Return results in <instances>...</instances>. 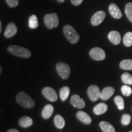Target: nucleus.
Masks as SVG:
<instances>
[{"label": "nucleus", "mask_w": 132, "mask_h": 132, "mask_svg": "<svg viewBox=\"0 0 132 132\" xmlns=\"http://www.w3.org/2000/svg\"><path fill=\"white\" fill-rule=\"evenodd\" d=\"M16 100L21 106L26 108H32L35 106V102L28 94L24 92H20L16 95Z\"/></svg>", "instance_id": "obj_1"}, {"label": "nucleus", "mask_w": 132, "mask_h": 132, "mask_svg": "<svg viewBox=\"0 0 132 132\" xmlns=\"http://www.w3.org/2000/svg\"><path fill=\"white\" fill-rule=\"evenodd\" d=\"M63 32L66 39L71 44H77L80 40V36H79L78 32L75 30V29L72 26L69 25V24L64 26Z\"/></svg>", "instance_id": "obj_2"}, {"label": "nucleus", "mask_w": 132, "mask_h": 132, "mask_svg": "<svg viewBox=\"0 0 132 132\" xmlns=\"http://www.w3.org/2000/svg\"><path fill=\"white\" fill-rule=\"evenodd\" d=\"M7 51L13 55L23 58H29L31 56V53L29 50L17 45L9 46L7 48Z\"/></svg>", "instance_id": "obj_3"}, {"label": "nucleus", "mask_w": 132, "mask_h": 132, "mask_svg": "<svg viewBox=\"0 0 132 132\" xmlns=\"http://www.w3.org/2000/svg\"><path fill=\"white\" fill-rule=\"evenodd\" d=\"M44 23L50 29L57 28L59 24L58 16L55 13L45 15L44 16Z\"/></svg>", "instance_id": "obj_4"}, {"label": "nucleus", "mask_w": 132, "mask_h": 132, "mask_svg": "<svg viewBox=\"0 0 132 132\" xmlns=\"http://www.w3.org/2000/svg\"><path fill=\"white\" fill-rule=\"evenodd\" d=\"M57 73L62 79L66 80L69 77L70 73V69L69 65L63 62H59L56 65Z\"/></svg>", "instance_id": "obj_5"}, {"label": "nucleus", "mask_w": 132, "mask_h": 132, "mask_svg": "<svg viewBox=\"0 0 132 132\" xmlns=\"http://www.w3.org/2000/svg\"><path fill=\"white\" fill-rule=\"evenodd\" d=\"M87 94L89 98L92 102H95L99 98H100V89L96 85H91L88 87L87 90Z\"/></svg>", "instance_id": "obj_6"}, {"label": "nucleus", "mask_w": 132, "mask_h": 132, "mask_svg": "<svg viewBox=\"0 0 132 132\" xmlns=\"http://www.w3.org/2000/svg\"><path fill=\"white\" fill-rule=\"evenodd\" d=\"M89 56L92 59L95 61H103L106 57V54L103 50L98 47H95L90 50Z\"/></svg>", "instance_id": "obj_7"}, {"label": "nucleus", "mask_w": 132, "mask_h": 132, "mask_svg": "<svg viewBox=\"0 0 132 132\" xmlns=\"http://www.w3.org/2000/svg\"><path fill=\"white\" fill-rule=\"evenodd\" d=\"M42 93L43 95L47 100L51 102H56L57 100V95L56 92L53 89L50 87H45L42 89Z\"/></svg>", "instance_id": "obj_8"}, {"label": "nucleus", "mask_w": 132, "mask_h": 132, "mask_svg": "<svg viewBox=\"0 0 132 132\" xmlns=\"http://www.w3.org/2000/svg\"><path fill=\"white\" fill-rule=\"evenodd\" d=\"M106 14L103 11H100L95 13L91 18V24L93 26H98L103 22L105 19Z\"/></svg>", "instance_id": "obj_9"}, {"label": "nucleus", "mask_w": 132, "mask_h": 132, "mask_svg": "<svg viewBox=\"0 0 132 132\" xmlns=\"http://www.w3.org/2000/svg\"><path fill=\"white\" fill-rule=\"evenodd\" d=\"M70 103L72 106L79 109L85 108L86 105L85 100L81 98L80 95L77 94L72 95L70 99Z\"/></svg>", "instance_id": "obj_10"}, {"label": "nucleus", "mask_w": 132, "mask_h": 132, "mask_svg": "<svg viewBox=\"0 0 132 132\" xmlns=\"http://www.w3.org/2000/svg\"><path fill=\"white\" fill-rule=\"evenodd\" d=\"M17 31L18 29L15 24L14 23H10L4 31V36L6 38L12 37L16 34Z\"/></svg>", "instance_id": "obj_11"}, {"label": "nucleus", "mask_w": 132, "mask_h": 132, "mask_svg": "<svg viewBox=\"0 0 132 132\" xmlns=\"http://www.w3.org/2000/svg\"><path fill=\"white\" fill-rule=\"evenodd\" d=\"M109 11L112 16L116 19H119L122 16L119 8L116 4H114V3H112L109 6Z\"/></svg>", "instance_id": "obj_12"}, {"label": "nucleus", "mask_w": 132, "mask_h": 132, "mask_svg": "<svg viewBox=\"0 0 132 132\" xmlns=\"http://www.w3.org/2000/svg\"><path fill=\"white\" fill-rule=\"evenodd\" d=\"M114 93V89L113 87L108 86L105 87L101 92L100 98L102 100H108Z\"/></svg>", "instance_id": "obj_13"}, {"label": "nucleus", "mask_w": 132, "mask_h": 132, "mask_svg": "<svg viewBox=\"0 0 132 132\" xmlns=\"http://www.w3.org/2000/svg\"><path fill=\"white\" fill-rule=\"evenodd\" d=\"M108 39L110 42L113 43L114 45H118L121 40V36L119 32L116 31H112L108 34Z\"/></svg>", "instance_id": "obj_14"}, {"label": "nucleus", "mask_w": 132, "mask_h": 132, "mask_svg": "<svg viewBox=\"0 0 132 132\" xmlns=\"http://www.w3.org/2000/svg\"><path fill=\"white\" fill-rule=\"evenodd\" d=\"M77 117L81 122L85 123V124L89 125L92 122L91 118H90V117L89 116L88 114H87L84 111H80L77 112Z\"/></svg>", "instance_id": "obj_15"}, {"label": "nucleus", "mask_w": 132, "mask_h": 132, "mask_svg": "<svg viewBox=\"0 0 132 132\" xmlns=\"http://www.w3.org/2000/svg\"><path fill=\"white\" fill-rule=\"evenodd\" d=\"M108 110V105L105 103H100L95 105L93 109V111L96 115H101L106 113Z\"/></svg>", "instance_id": "obj_16"}, {"label": "nucleus", "mask_w": 132, "mask_h": 132, "mask_svg": "<svg viewBox=\"0 0 132 132\" xmlns=\"http://www.w3.org/2000/svg\"><path fill=\"white\" fill-rule=\"evenodd\" d=\"M54 111V108L50 104H48L44 107L42 111V116L43 118L48 119L52 116Z\"/></svg>", "instance_id": "obj_17"}, {"label": "nucleus", "mask_w": 132, "mask_h": 132, "mask_svg": "<svg viewBox=\"0 0 132 132\" xmlns=\"http://www.w3.org/2000/svg\"><path fill=\"white\" fill-rule=\"evenodd\" d=\"M19 123L20 126L23 128H27L31 126L33 123V120L29 117L24 116L20 119Z\"/></svg>", "instance_id": "obj_18"}, {"label": "nucleus", "mask_w": 132, "mask_h": 132, "mask_svg": "<svg viewBox=\"0 0 132 132\" xmlns=\"http://www.w3.org/2000/svg\"><path fill=\"white\" fill-rule=\"evenodd\" d=\"M99 125L103 132H116L114 127L108 122L102 121Z\"/></svg>", "instance_id": "obj_19"}, {"label": "nucleus", "mask_w": 132, "mask_h": 132, "mask_svg": "<svg viewBox=\"0 0 132 132\" xmlns=\"http://www.w3.org/2000/svg\"><path fill=\"white\" fill-rule=\"evenodd\" d=\"M54 123L55 126L59 129H62L65 126V120L61 115L55 116L54 118Z\"/></svg>", "instance_id": "obj_20"}, {"label": "nucleus", "mask_w": 132, "mask_h": 132, "mask_svg": "<svg viewBox=\"0 0 132 132\" xmlns=\"http://www.w3.org/2000/svg\"><path fill=\"white\" fill-rule=\"evenodd\" d=\"M70 88L68 86H64L60 89L59 91V95H60L61 99L62 101H65L69 96L70 94Z\"/></svg>", "instance_id": "obj_21"}, {"label": "nucleus", "mask_w": 132, "mask_h": 132, "mask_svg": "<svg viewBox=\"0 0 132 132\" xmlns=\"http://www.w3.org/2000/svg\"><path fill=\"white\" fill-rule=\"evenodd\" d=\"M120 67L123 70H132V60L131 59H125L122 61L119 64Z\"/></svg>", "instance_id": "obj_22"}, {"label": "nucleus", "mask_w": 132, "mask_h": 132, "mask_svg": "<svg viewBox=\"0 0 132 132\" xmlns=\"http://www.w3.org/2000/svg\"><path fill=\"white\" fill-rule=\"evenodd\" d=\"M29 27L31 29H36L39 26V23H38L37 17L35 15H31L28 21Z\"/></svg>", "instance_id": "obj_23"}, {"label": "nucleus", "mask_w": 132, "mask_h": 132, "mask_svg": "<svg viewBox=\"0 0 132 132\" xmlns=\"http://www.w3.org/2000/svg\"><path fill=\"white\" fill-rule=\"evenodd\" d=\"M123 42L126 47H129L132 45V32H128L125 34L123 39Z\"/></svg>", "instance_id": "obj_24"}, {"label": "nucleus", "mask_w": 132, "mask_h": 132, "mask_svg": "<svg viewBox=\"0 0 132 132\" xmlns=\"http://www.w3.org/2000/svg\"><path fill=\"white\" fill-rule=\"evenodd\" d=\"M121 80L125 85H132V75L129 73H123L121 76Z\"/></svg>", "instance_id": "obj_25"}, {"label": "nucleus", "mask_w": 132, "mask_h": 132, "mask_svg": "<svg viewBox=\"0 0 132 132\" xmlns=\"http://www.w3.org/2000/svg\"><path fill=\"white\" fill-rule=\"evenodd\" d=\"M114 101L116 105H117L119 110H122L124 109L125 105H124V100L122 97L120 96H118L115 97L114 98Z\"/></svg>", "instance_id": "obj_26"}, {"label": "nucleus", "mask_w": 132, "mask_h": 132, "mask_svg": "<svg viewBox=\"0 0 132 132\" xmlns=\"http://www.w3.org/2000/svg\"><path fill=\"white\" fill-rule=\"evenodd\" d=\"M125 12L130 22L132 23V3H128L126 4Z\"/></svg>", "instance_id": "obj_27"}, {"label": "nucleus", "mask_w": 132, "mask_h": 132, "mask_svg": "<svg viewBox=\"0 0 132 132\" xmlns=\"http://www.w3.org/2000/svg\"><path fill=\"white\" fill-rule=\"evenodd\" d=\"M121 91L122 94L126 97H129L131 95L132 90L131 88L127 85H123L121 87Z\"/></svg>", "instance_id": "obj_28"}, {"label": "nucleus", "mask_w": 132, "mask_h": 132, "mask_svg": "<svg viewBox=\"0 0 132 132\" xmlns=\"http://www.w3.org/2000/svg\"><path fill=\"white\" fill-rule=\"evenodd\" d=\"M131 122V116L128 114H125L122 116L121 120L122 124L123 125H128Z\"/></svg>", "instance_id": "obj_29"}, {"label": "nucleus", "mask_w": 132, "mask_h": 132, "mask_svg": "<svg viewBox=\"0 0 132 132\" xmlns=\"http://www.w3.org/2000/svg\"><path fill=\"white\" fill-rule=\"evenodd\" d=\"M10 7H15L19 4V0H6Z\"/></svg>", "instance_id": "obj_30"}, {"label": "nucleus", "mask_w": 132, "mask_h": 132, "mask_svg": "<svg viewBox=\"0 0 132 132\" xmlns=\"http://www.w3.org/2000/svg\"><path fill=\"white\" fill-rule=\"evenodd\" d=\"M71 3L73 4L74 6H79L83 1V0H70Z\"/></svg>", "instance_id": "obj_31"}, {"label": "nucleus", "mask_w": 132, "mask_h": 132, "mask_svg": "<svg viewBox=\"0 0 132 132\" xmlns=\"http://www.w3.org/2000/svg\"><path fill=\"white\" fill-rule=\"evenodd\" d=\"M7 132H20V131L16 129H15V128H12V129L9 130Z\"/></svg>", "instance_id": "obj_32"}, {"label": "nucleus", "mask_w": 132, "mask_h": 132, "mask_svg": "<svg viewBox=\"0 0 132 132\" xmlns=\"http://www.w3.org/2000/svg\"><path fill=\"white\" fill-rule=\"evenodd\" d=\"M1 30H2V23L0 21V32H1Z\"/></svg>", "instance_id": "obj_33"}, {"label": "nucleus", "mask_w": 132, "mask_h": 132, "mask_svg": "<svg viewBox=\"0 0 132 132\" xmlns=\"http://www.w3.org/2000/svg\"><path fill=\"white\" fill-rule=\"evenodd\" d=\"M59 3H64V0H57Z\"/></svg>", "instance_id": "obj_34"}, {"label": "nucleus", "mask_w": 132, "mask_h": 132, "mask_svg": "<svg viewBox=\"0 0 132 132\" xmlns=\"http://www.w3.org/2000/svg\"><path fill=\"white\" fill-rule=\"evenodd\" d=\"M1 72H2V68H1V67H0V73H1Z\"/></svg>", "instance_id": "obj_35"}, {"label": "nucleus", "mask_w": 132, "mask_h": 132, "mask_svg": "<svg viewBox=\"0 0 132 132\" xmlns=\"http://www.w3.org/2000/svg\"><path fill=\"white\" fill-rule=\"evenodd\" d=\"M129 132H132V131H129Z\"/></svg>", "instance_id": "obj_36"}]
</instances>
